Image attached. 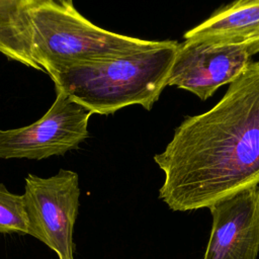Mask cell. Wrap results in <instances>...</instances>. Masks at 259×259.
<instances>
[{
    "label": "cell",
    "instance_id": "6da1fadb",
    "mask_svg": "<svg viewBox=\"0 0 259 259\" xmlns=\"http://www.w3.org/2000/svg\"><path fill=\"white\" fill-rule=\"evenodd\" d=\"M154 161L164 173L159 198L174 211L259 186V61L209 110L184 118Z\"/></svg>",
    "mask_w": 259,
    "mask_h": 259
},
{
    "label": "cell",
    "instance_id": "7a4b0ae2",
    "mask_svg": "<svg viewBox=\"0 0 259 259\" xmlns=\"http://www.w3.org/2000/svg\"><path fill=\"white\" fill-rule=\"evenodd\" d=\"M179 42L153 40L135 53L75 63L49 74L63 92L96 114L108 115L131 105L152 109L168 86Z\"/></svg>",
    "mask_w": 259,
    "mask_h": 259
},
{
    "label": "cell",
    "instance_id": "3957f363",
    "mask_svg": "<svg viewBox=\"0 0 259 259\" xmlns=\"http://www.w3.org/2000/svg\"><path fill=\"white\" fill-rule=\"evenodd\" d=\"M30 19L32 56L48 75L71 64L128 55L153 42L97 26L71 0H31Z\"/></svg>",
    "mask_w": 259,
    "mask_h": 259
},
{
    "label": "cell",
    "instance_id": "277c9868",
    "mask_svg": "<svg viewBox=\"0 0 259 259\" xmlns=\"http://www.w3.org/2000/svg\"><path fill=\"white\" fill-rule=\"evenodd\" d=\"M79 197V176L73 170L60 169L47 178L28 174L24 180L28 235L55 251L59 259H74L73 230Z\"/></svg>",
    "mask_w": 259,
    "mask_h": 259
},
{
    "label": "cell",
    "instance_id": "5b68a950",
    "mask_svg": "<svg viewBox=\"0 0 259 259\" xmlns=\"http://www.w3.org/2000/svg\"><path fill=\"white\" fill-rule=\"evenodd\" d=\"M49 110L36 121L0 128V159L42 160L77 149L88 138L91 110L63 92H56Z\"/></svg>",
    "mask_w": 259,
    "mask_h": 259
},
{
    "label": "cell",
    "instance_id": "8992f818",
    "mask_svg": "<svg viewBox=\"0 0 259 259\" xmlns=\"http://www.w3.org/2000/svg\"><path fill=\"white\" fill-rule=\"evenodd\" d=\"M250 55L244 44L209 45L184 40L179 45L168 86H176L206 100L231 84L247 68Z\"/></svg>",
    "mask_w": 259,
    "mask_h": 259
},
{
    "label": "cell",
    "instance_id": "52a82bcc",
    "mask_svg": "<svg viewBox=\"0 0 259 259\" xmlns=\"http://www.w3.org/2000/svg\"><path fill=\"white\" fill-rule=\"evenodd\" d=\"M212 217L203 259H256L259 254V186L208 207Z\"/></svg>",
    "mask_w": 259,
    "mask_h": 259
},
{
    "label": "cell",
    "instance_id": "ba28073f",
    "mask_svg": "<svg viewBox=\"0 0 259 259\" xmlns=\"http://www.w3.org/2000/svg\"><path fill=\"white\" fill-rule=\"evenodd\" d=\"M258 31L259 0H240L187 30L183 38L209 45H239L247 42Z\"/></svg>",
    "mask_w": 259,
    "mask_h": 259
},
{
    "label": "cell",
    "instance_id": "9c48e42d",
    "mask_svg": "<svg viewBox=\"0 0 259 259\" xmlns=\"http://www.w3.org/2000/svg\"><path fill=\"white\" fill-rule=\"evenodd\" d=\"M30 5L31 0H0V53L41 71L32 56Z\"/></svg>",
    "mask_w": 259,
    "mask_h": 259
},
{
    "label": "cell",
    "instance_id": "30bf717a",
    "mask_svg": "<svg viewBox=\"0 0 259 259\" xmlns=\"http://www.w3.org/2000/svg\"><path fill=\"white\" fill-rule=\"evenodd\" d=\"M28 235V219L23 194L10 192L0 183V234Z\"/></svg>",
    "mask_w": 259,
    "mask_h": 259
},
{
    "label": "cell",
    "instance_id": "8fae6325",
    "mask_svg": "<svg viewBox=\"0 0 259 259\" xmlns=\"http://www.w3.org/2000/svg\"><path fill=\"white\" fill-rule=\"evenodd\" d=\"M244 45H245L250 57L258 54L259 53V31L256 33L255 36H253L251 39H249Z\"/></svg>",
    "mask_w": 259,
    "mask_h": 259
}]
</instances>
